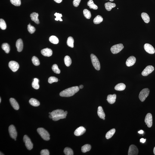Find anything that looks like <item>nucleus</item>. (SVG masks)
<instances>
[{
    "label": "nucleus",
    "mask_w": 155,
    "mask_h": 155,
    "mask_svg": "<svg viewBox=\"0 0 155 155\" xmlns=\"http://www.w3.org/2000/svg\"><path fill=\"white\" fill-rule=\"evenodd\" d=\"M79 88L78 86L72 87L67 88L61 91L60 93V96L65 97H69L73 96L79 91Z\"/></svg>",
    "instance_id": "1"
},
{
    "label": "nucleus",
    "mask_w": 155,
    "mask_h": 155,
    "mask_svg": "<svg viewBox=\"0 0 155 155\" xmlns=\"http://www.w3.org/2000/svg\"><path fill=\"white\" fill-rule=\"evenodd\" d=\"M38 133L43 139L48 141L50 139V135L48 131L43 128H38L37 130Z\"/></svg>",
    "instance_id": "2"
},
{
    "label": "nucleus",
    "mask_w": 155,
    "mask_h": 155,
    "mask_svg": "<svg viewBox=\"0 0 155 155\" xmlns=\"http://www.w3.org/2000/svg\"><path fill=\"white\" fill-rule=\"evenodd\" d=\"M91 57L93 66L94 68L97 70H99L101 66L99 61L97 57L94 54L91 55Z\"/></svg>",
    "instance_id": "3"
},
{
    "label": "nucleus",
    "mask_w": 155,
    "mask_h": 155,
    "mask_svg": "<svg viewBox=\"0 0 155 155\" xmlns=\"http://www.w3.org/2000/svg\"><path fill=\"white\" fill-rule=\"evenodd\" d=\"M150 90L148 88L143 89L140 92L139 96L140 99L142 102H143L148 96L149 94Z\"/></svg>",
    "instance_id": "4"
},
{
    "label": "nucleus",
    "mask_w": 155,
    "mask_h": 155,
    "mask_svg": "<svg viewBox=\"0 0 155 155\" xmlns=\"http://www.w3.org/2000/svg\"><path fill=\"white\" fill-rule=\"evenodd\" d=\"M124 48V46L123 44H119L112 46L111 48V51L113 54H117L121 51Z\"/></svg>",
    "instance_id": "5"
},
{
    "label": "nucleus",
    "mask_w": 155,
    "mask_h": 155,
    "mask_svg": "<svg viewBox=\"0 0 155 155\" xmlns=\"http://www.w3.org/2000/svg\"><path fill=\"white\" fill-rule=\"evenodd\" d=\"M23 141L25 143V145L29 150H30L33 148V144L31 141L30 138L27 135H25L23 137Z\"/></svg>",
    "instance_id": "6"
},
{
    "label": "nucleus",
    "mask_w": 155,
    "mask_h": 155,
    "mask_svg": "<svg viewBox=\"0 0 155 155\" xmlns=\"http://www.w3.org/2000/svg\"><path fill=\"white\" fill-rule=\"evenodd\" d=\"M9 132L10 137L13 139H15L17 136V132L14 125H10L9 127Z\"/></svg>",
    "instance_id": "7"
},
{
    "label": "nucleus",
    "mask_w": 155,
    "mask_h": 155,
    "mask_svg": "<svg viewBox=\"0 0 155 155\" xmlns=\"http://www.w3.org/2000/svg\"><path fill=\"white\" fill-rule=\"evenodd\" d=\"M145 122L146 123V125H147L149 128H150L152 125L153 118L151 114L149 113L146 115Z\"/></svg>",
    "instance_id": "8"
},
{
    "label": "nucleus",
    "mask_w": 155,
    "mask_h": 155,
    "mask_svg": "<svg viewBox=\"0 0 155 155\" xmlns=\"http://www.w3.org/2000/svg\"><path fill=\"white\" fill-rule=\"evenodd\" d=\"M9 67L13 72H15L18 70L19 66L18 63L14 61H11L8 64Z\"/></svg>",
    "instance_id": "9"
},
{
    "label": "nucleus",
    "mask_w": 155,
    "mask_h": 155,
    "mask_svg": "<svg viewBox=\"0 0 155 155\" xmlns=\"http://www.w3.org/2000/svg\"><path fill=\"white\" fill-rule=\"evenodd\" d=\"M138 153V150L136 146L133 144L130 146L128 151V155H137Z\"/></svg>",
    "instance_id": "10"
},
{
    "label": "nucleus",
    "mask_w": 155,
    "mask_h": 155,
    "mask_svg": "<svg viewBox=\"0 0 155 155\" xmlns=\"http://www.w3.org/2000/svg\"><path fill=\"white\" fill-rule=\"evenodd\" d=\"M154 70V68L152 66H147L142 73V74L143 76H147L152 73Z\"/></svg>",
    "instance_id": "11"
},
{
    "label": "nucleus",
    "mask_w": 155,
    "mask_h": 155,
    "mask_svg": "<svg viewBox=\"0 0 155 155\" xmlns=\"http://www.w3.org/2000/svg\"><path fill=\"white\" fill-rule=\"evenodd\" d=\"M145 50L148 53L150 54H154L155 52V50L153 47L151 45L148 43H146L144 45Z\"/></svg>",
    "instance_id": "12"
},
{
    "label": "nucleus",
    "mask_w": 155,
    "mask_h": 155,
    "mask_svg": "<svg viewBox=\"0 0 155 155\" xmlns=\"http://www.w3.org/2000/svg\"><path fill=\"white\" fill-rule=\"evenodd\" d=\"M86 131L85 128L83 126H80L76 129L74 132V134L76 136H79L84 134Z\"/></svg>",
    "instance_id": "13"
},
{
    "label": "nucleus",
    "mask_w": 155,
    "mask_h": 155,
    "mask_svg": "<svg viewBox=\"0 0 155 155\" xmlns=\"http://www.w3.org/2000/svg\"><path fill=\"white\" fill-rule=\"evenodd\" d=\"M67 111L64 112L63 113H60L56 116L53 117L52 120L54 121H57L60 119L65 118L67 114Z\"/></svg>",
    "instance_id": "14"
},
{
    "label": "nucleus",
    "mask_w": 155,
    "mask_h": 155,
    "mask_svg": "<svg viewBox=\"0 0 155 155\" xmlns=\"http://www.w3.org/2000/svg\"><path fill=\"white\" fill-rule=\"evenodd\" d=\"M136 60V58L134 56H131L128 58L126 62V66L128 67L133 66L135 64Z\"/></svg>",
    "instance_id": "15"
},
{
    "label": "nucleus",
    "mask_w": 155,
    "mask_h": 155,
    "mask_svg": "<svg viewBox=\"0 0 155 155\" xmlns=\"http://www.w3.org/2000/svg\"><path fill=\"white\" fill-rule=\"evenodd\" d=\"M41 54L45 56H51L52 54V50L48 48L44 49L41 50Z\"/></svg>",
    "instance_id": "16"
},
{
    "label": "nucleus",
    "mask_w": 155,
    "mask_h": 155,
    "mask_svg": "<svg viewBox=\"0 0 155 155\" xmlns=\"http://www.w3.org/2000/svg\"><path fill=\"white\" fill-rule=\"evenodd\" d=\"M16 45L17 51L19 52H21L23 48V43L22 40L21 39L17 40L16 42Z\"/></svg>",
    "instance_id": "17"
},
{
    "label": "nucleus",
    "mask_w": 155,
    "mask_h": 155,
    "mask_svg": "<svg viewBox=\"0 0 155 155\" xmlns=\"http://www.w3.org/2000/svg\"><path fill=\"white\" fill-rule=\"evenodd\" d=\"M38 16H39V14L38 13L36 12L32 13L30 15L31 19L37 24H39V20L38 19Z\"/></svg>",
    "instance_id": "18"
},
{
    "label": "nucleus",
    "mask_w": 155,
    "mask_h": 155,
    "mask_svg": "<svg viewBox=\"0 0 155 155\" xmlns=\"http://www.w3.org/2000/svg\"><path fill=\"white\" fill-rule=\"evenodd\" d=\"M10 104L15 110H18L19 108V105L18 103L16 101L14 98H11L10 99Z\"/></svg>",
    "instance_id": "19"
},
{
    "label": "nucleus",
    "mask_w": 155,
    "mask_h": 155,
    "mask_svg": "<svg viewBox=\"0 0 155 155\" xmlns=\"http://www.w3.org/2000/svg\"><path fill=\"white\" fill-rule=\"evenodd\" d=\"M116 94H114L113 95L110 94L108 95L107 100L108 103L110 104H113L116 102Z\"/></svg>",
    "instance_id": "20"
},
{
    "label": "nucleus",
    "mask_w": 155,
    "mask_h": 155,
    "mask_svg": "<svg viewBox=\"0 0 155 155\" xmlns=\"http://www.w3.org/2000/svg\"><path fill=\"white\" fill-rule=\"evenodd\" d=\"M105 6L106 10L108 11H110L112 9V8L116 7V4L114 3L109 2L105 3Z\"/></svg>",
    "instance_id": "21"
},
{
    "label": "nucleus",
    "mask_w": 155,
    "mask_h": 155,
    "mask_svg": "<svg viewBox=\"0 0 155 155\" xmlns=\"http://www.w3.org/2000/svg\"><path fill=\"white\" fill-rule=\"evenodd\" d=\"M97 114L98 116L101 119H103V118H105V114L103 111L102 107L101 106H100L98 107Z\"/></svg>",
    "instance_id": "22"
},
{
    "label": "nucleus",
    "mask_w": 155,
    "mask_h": 155,
    "mask_svg": "<svg viewBox=\"0 0 155 155\" xmlns=\"http://www.w3.org/2000/svg\"><path fill=\"white\" fill-rule=\"evenodd\" d=\"M126 87V86L123 83L118 84L115 87V89L118 91H122L124 90Z\"/></svg>",
    "instance_id": "23"
},
{
    "label": "nucleus",
    "mask_w": 155,
    "mask_h": 155,
    "mask_svg": "<svg viewBox=\"0 0 155 155\" xmlns=\"http://www.w3.org/2000/svg\"><path fill=\"white\" fill-rule=\"evenodd\" d=\"M30 104L34 107H37L40 105V103L37 100L34 98H31L29 101Z\"/></svg>",
    "instance_id": "24"
},
{
    "label": "nucleus",
    "mask_w": 155,
    "mask_h": 155,
    "mask_svg": "<svg viewBox=\"0 0 155 155\" xmlns=\"http://www.w3.org/2000/svg\"><path fill=\"white\" fill-rule=\"evenodd\" d=\"M141 16L145 23H149L150 21V17L147 13L143 12L142 13Z\"/></svg>",
    "instance_id": "25"
},
{
    "label": "nucleus",
    "mask_w": 155,
    "mask_h": 155,
    "mask_svg": "<svg viewBox=\"0 0 155 155\" xmlns=\"http://www.w3.org/2000/svg\"><path fill=\"white\" fill-rule=\"evenodd\" d=\"M1 48L7 54L9 53L10 48V46L8 43H3L1 45Z\"/></svg>",
    "instance_id": "26"
},
{
    "label": "nucleus",
    "mask_w": 155,
    "mask_h": 155,
    "mask_svg": "<svg viewBox=\"0 0 155 155\" xmlns=\"http://www.w3.org/2000/svg\"><path fill=\"white\" fill-rule=\"evenodd\" d=\"M115 132H116V130L114 128L111 130H110L109 131L106 133L105 136L106 138L107 139H109L111 138L113 136Z\"/></svg>",
    "instance_id": "27"
},
{
    "label": "nucleus",
    "mask_w": 155,
    "mask_h": 155,
    "mask_svg": "<svg viewBox=\"0 0 155 155\" xmlns=\"http://www.w3.org/2000/svg\"><path fill=\"white\" fill-rule=\"evenodd\" d=\"M87 5L89 6L90 8L93 9L94 10L98 9V7L94 4L93 0H89L87 3Z\"/></svg>",
    "instance_id": "28"
},
{
    "label": "nucleus",
    "mask_w": 155,
    "mask_h": 155,
    "mask_svg": "<svg viewBox=\"0 0 155 155\" xmlns=\"http://www.w3.org/2000/svg\"><path fill=\"white\" fill-rule=\"evenodd\" d=\"M103 19L101 16L98 15L93 20V23L94 24H98L103 21Z\"/></svg>",
    "instance_id": "29"
},
{
    "label": "nucleus",
    "mask_w": 155,
    "mask_h": 155,
    "mask_svg": "<svg viewBox=\"0 0 155 155\" xmlns=\"http://www.w3.org/2000/svg\"><path fill=\"white\" fill-rule=\"evenodd\" d=\"M91 146L90 145L85 144L82 147V151L83 153H86L87 152L91 150Z\"/></svg>",
    "instance_id": "30"
},
{
    "label": "nucleus",
    "mask_w": 155,
    "mask_h": 155,
    "mask_svg": "<svg viewBox=\"0 0 155 155\" xmlns=\"http://www.w3.org/2000/svg\"><path fill=\"white\" fill-rule=\"evenodd\" d=\"M65 64L66 65L69 67L71 64L72 60L70 57L68 56H66L64 58Z\"/></svg>",
    "instance_id": "31"
},
{
    "label": "nucleus",
    "mask_w": 155,
    "mask_h": 155,
    "mask_svg": "<svg viewBox=\"0 0 155 155\" xmlns=\"http://www.w3.org/2000/svg\"><path fill=\"white\" fill-rule=\"evenodd\" d=\"M49 41L52 43L55 44H58L59 42L58 38L55 36H51L49 38Z\"/></svg>",
    "instance_id": "32"
},
{
    "label": "nucleus",
    "mask_w": 155,
    "mask_h": 155,
    "mask_svg": "<svg viewBox=\"0 0 155 155\" xmlns=\"http://www.w3.org/2000/svg\"><path fill=\"white\" fill-rule=\"evenodd\" d=\"M74 42V41L73 38L71 37H69L67 40V43L68 45L71 48H73Z\"/></svg>",
    "instance_id": "33"
},
{
    "label": "nucleus",
    "mask_w": 155,
    "mask_h": 155,
    "mask_svg": "<svg viewBox=\"0 0 155 155\" xmlns=\"http://www.w3.org/2000/svg\"><path fill=\"white\" fill-rule=\"evenodd\" d=\"M64 153L66 155H73L74 153L72 149L68 147H66L64 150Z\"/></svg>",
    "instance_id": "34"
},
{
    "label": "nucleus",
    "mask_w": 155,
    "mask_h": 155,
    "mask_svg": "<svg viewBox=\"0 0 155 155\" xmlns=\"http://www.w3.org/2000/svg\"><path fill=\"white\" fill-rule=\"evenodd\" d=\"M84 16L87 19H89L91 17V12L87 9H84L83 11Z\"/></svg>",
    "instance_id": "35"
},
{
    "label": "nucleus",
    "mask_w": 155,
    "mask_h": 155,
    "mask_svg": "<svg viewBox=\"0 0 155 155\" xmlns=\"http://www.w3.org/2000/svg\"><path fill=\"white\" fill-rule=\"evenodd\" d=\"M32 61L33 64L35 66H39L40 64L39 59L35 56L32 57Z\"/></svg>",
    "instance_id": "36"
},
{
    "label": "nucleus",
    "mask_w": 155,
    "mask_h": 155,
    "mask_svg": "<svg viewBox=\"0 0 155 155\" xmlns=\"http://www.w3.org/2000/svg\"><path fill=\"white\" fill-rule=\"evenodd\" d=\"M52 69L55 73L59 74L60 73V70L58 66L56 64L53 65L52 67Z\"/></svg>",
    "instance_id": "37"
},
{
    "label": "nucleus",
    "mask_w": 155,
    "mask_h": 155,
    "mask_svg": "<svg viewBox=\"0 0 155 155\" xmlns=\"http://www.w3.org/2000/svg\"><path fill=\"white\" fill-rule=\"evenodd\" d=\"M0 28L3 30H5L6 28V25L5 21L2 19H0Z\"/></svg>",
    "instance_id": "38"
},
{
    "label": "nucleus",
    "mask_w": 155,
    "mask_h": 155,
    "mask_svg": "<svg viewBox=\"0 0 155 155\" xmlns=\"http://www.w3.org/2000/svg\"><path fill=\"white\" fill-rule=\"evenodd\" d=\"M64 112V111L63 110H59V109H58V110L53 111L51 112V115L53 117H54L56 116V115H57L60 114V113H63Z\"/></svg>",
    "instance_id": "39"
},
{
    "label": "nucleus",
    "mask_w": 155,
    "mask_h": 155,
    "mask_svg": "<svg viewBox=\"0 0 155 155\" xmlns=\"http://www.w3.org/2000/svg\"><path fill=\"white\" fill-rule=\"evenodd\" d=\"M10 2L15 6H20L21 4V0H10Z\"/></svg>",
    "instance_id": "40"
},
{
    "label": "nucleus",
    "mask_w": 155,
    "mask_h": 155,
    "mask_svg": "<svg viewBox=\"0 0 155 155\" xmlns=\"http://www.w3.org/2000/svg\"><path fill=\"white\" fill-rule=\"evenodd\" d=\"M27 29L28 31L31 34L33 33L36 31V29L34 26H32L31 24L28 25Z\"/></svg>",
    "instance_id": "41"
},
{
    "label": "nucleus",
    "mask_w": 155,
    "mask_h": 155,
    "mask_svg": "<svg viewBox=\"0 0 155 155\" xmlns=\"http://www.w3.org/2000/svg\"><path fill=\"white\" fill-rule=\"evenodd\" d=\"M58 80L57 78L54 76H51L49 78L48 82L50 84H52L54 82L58 81Z\"/></svg>",
    "instance_id": "42"
},
{
    "label": "nucleus",
    "mask_w": 155,
    "mask_h": 155,
    "mask_svg": "<svg viewBox=\"0 0 155 155\" xmlns=\"http://www.w3.org/2000/svg\"><path fill=\"white\" fill-rule=\"evenodd\" d=\"M54 16L56 17V18L55 19L56 20L58 21L59 20L60 21H62V20L61 19V17H62V14H60V13H56L54 14Z\"/></svg>",
    "instance_id": "43"
},
{
    "label": "nucleus",
    "mask_w": 155,
    "mask_h": 155,
    "mask_svg": "<svg viewBox=\"0 0 155 155\" xmlns=\"http://www.w3.org/2000/svg\"><path fill=\"white\" fill-rule=\"evenodd\" d=\"M32 85L33 88L35 89H38L39 88V86L38 83L33 81L32 82Z\"/></svg>",
    "instance_id": "44"
},
{
    "label": "nucleus",
    "mask_w": 155,
    "mask_h": 155,
    "mask_svg": "<svg viewBox=\"0 0 155 155\" xmlns=\"http://www.w3.org/2000/svg\"><path fill=\"white\" fill-rule=\"evenodd\" d=\"M40 154L41 155H49L50 153L48 149H43L41 150Z\"/></svg>",
    "instance_id": "45"
},
{
    "label": "nucleus",
    "mask_w": 155,
    "mask_h": 155,
    "mask_svg": "<svg viewBox=\"0 0 155 155\" xmlns=\"http://www.w3.org/2000/svg\"><path fill=\"white\" fill-rule=\"evenodd\" d=\"M81 0H74L73 1V5L75 7L79 6Z\"/></svg>",
    "instance_id": "46"
},
{
    "label": "nucleus",
    "mask_w": 155,
    "mask_h": 155,
    "mask_svg": "<svg viewBox=\"0 0 155 155\" xmlns=\"http://www.w3.org/2000/svg\"><path fill=\"white\" fill-rule=\"evenodd\" d=\"M146 139H144L143 138H142L140 140V142L142 143H144L145 142Z\"/></svg>",
    "instance_id": "47"
},
{
    "label": "nucleus",
    "mask_w": 155,
    "mask_h": 155,
    "mask_svg": "<svg viewBox=\"0 0 155 155\" xmlns=\"http://www.w3.org/2000/svg\"><path fill=\"white\" fill-rule=\"evenodd\" d=\"M54 0L56 2L58 3H60L62 2V0Z\"/></svg>",
    "instance_id": "48"
},
{
    "label": "nucleus",
    "mask_w": 155,
    "mask_h": 155,
    "mask_svg": "<svg viewBox=\"0 0 155 155\" xmlns=\"http://www.w3.org/2000/svg\"><path fill=\"white\" fill-rule=\"evenodd\" d=\"M34 81L38 83L39 82V80L37 79V78H35V79H34Z\"/></svg>",
    "instance_id": "49"
},
{
    "label": "nucleus",
    "mask_w": 155,
    "mask_h": 155,
    "mask_svg": "<svg viewBox=\"0 0 155 155\" xmlns=\"http://www.w3.org/2000/svg\"><path fill=\"white\" fill-rule=\"evenodd\" d=\"M138 133L140 134H143L144 133V131L142 130H141L138 131Z\"/></svg>",
    "instance_id": "50"
},
{
    "label": "nucleus",
    "mask_w": 155,
    "mask_h": 155,
    "mask_svg": "<svg viewBox=\"0 0 155 155\" xmlns=\"http://www.w3.org/2000/svg\"><path fill=\"white\" fill-rule=\"evenodd\" d=\"M83 87L84 86L83 85H80L79 86V89H81L83 88Z\"/></svg>",
    "instance_id": "51"
},
{
    "label": "nucleus",
    "mask_w": 155,
    "mask_h": 155,
    "mask_svg": "<svg viewBox=\"0 0 155 155\" xmlns=\"http://www.w3.org/2000/svg\"><path fill=\"white\" fill-rule=\"evenodd\" d=\"M49 117L51 119H52L53 117L52 115L51 114H50L49 116Z\"/></svg>",
    "instance_id": "52"
},
{
    "label": "nucleus",
    "mask_w": 155,
    "mask_h": 155,
    "mask_svg": "<svg viewBox=\"0 0 155 155\" xmlns=\"http://www.w3.org/2000/svg\"><path fill=\"white\" fill-rule=\"evenodd\" d=\"M153 153H154V155H155V147H154V150H153Z\"/></svg>",
    "instance_id": "53"
},
{
    "label": "nucleus",
    "mask_w": 155,
    "mask_h": 155,
    "mask_svg": "<svg viewBox=\"0 0 155 155\" xmlns=\"http://www.w3.org/2000/svg\"><path fill=\"white\" fill-rule=\"evenodd\" d=\"M0 155H4L3 154V153H1V152H0Z\"/></svg>",
    "instance_id": "54"
},
{
    "label": "nucleus",
    "mask_w": 155,
    "mask_h": 155,
    "mask_svg": "<svg viewBox=\"0 0 155 155\" xmlns=\"http://www.w3.org/2000/svg\"><path fill=\"white\" fill-rule=\"evenodd\" d=\"M109 0L111 1H114V0Z\"/></svg>",
    "instance_id": "55"
},
{
    "label": "nucleus",
    "mask_w": 155,
    "mask_h": 155,
    "mask_svg": "<svg viewBox=\"0 0 155 155\" xmlns=\"http://www.w3.org/2000/svg\"><path fill=\"white\" fill-rule=\"evenodd\" d=\"M1 102V98H0V103Z\"/></svg>",
    "instance_id": "56"
},
{
    "label": "nucleus",
    "mask_w": 155,
    "mask_h": 155,
    "mask_svg": "<svg viewBox=\"0 0 155 155\" xmlns=\"http://www.w3.org/2000/svg\"><path fill=\"white\" fill-rule=\"evenodd\" d=\"M103 120H104L105 119V118H103Z\"/></svg>",
    "instance_id": "57"
},
{
    "label": "nucleus",
    "mask_w": 155,
    "mask_h": 155,
    "mask_svg": "<svg viewBox=\"0 0 155 155\" xmlns=\"http://www.w3.org/2000/svg\"><path fill=\"white\" fill-rule=\"evenodd\" d=\"M51 112H50V113H49V114H51Z\"/></svg>",
    "instance_id": "58"
},
{
    "label": "nucleus",
    "mask_w": 155,
    "mask_h": 155,
    "mask_svg": "<svg viewBox=\"0 0 155 155\" xmlns=\"http://www.w3.org/2000/svg\"><path fill=\"white\" fill-rule=\"evenodd\" d=\"M15 141H16V139H15Z\"/></svg>",
    "instance_id": "59"
}]
</instances>
